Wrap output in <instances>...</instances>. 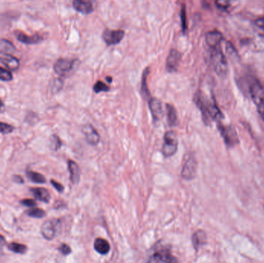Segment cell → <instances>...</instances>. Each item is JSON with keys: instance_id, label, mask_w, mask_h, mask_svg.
Returning <instances> with one entry per match:
<instances>
[{"instance_id": "obj_1", "label": "cell", "mask_w": 264, "mask_h": 263, "mask_svg": "<svg viewBox=\"0 0 264 263\" xmlns=\"http://www.w3.org/2000/svg\"><path fill=\"white\" fill-rule=\"evenodd\" d=\"M194 101L201 110L203 121L206 125H210L213 121H220L222 118H224L223 113L217 106L214 98L209 100L203 93L198 92L195 95Z\"/></svg>"}, {"instance_id": "obj_2", "label": "cell", "mask_w": 264, "mask_h": 263, "mask_svg": "<svg viewBox=\"0 0 264 263\" xmlns=\"http://www.w3.org/2000/svg\"><path fill=\"white\" fill-rule=\"evenodd\" d=\"M249 94L264 121V83L256 77L249 81Z\"/></svg>"}, {"instance_id": "obj_3", "label": "cell", "mask_w": 264, "mask_h": 263, "mask_svg": "<svg viewBox=\"0 0 264 263\" xmlns=\"http://www.w3.org/2000/svg\"><path fill=\"white\" fill-rule=\"evenodd\" d=\"M210 59L213 69L218 76H226L228 73V61L225 54L222 50L221 46L212 48Z\"/></svg>"}, {"instance_id": "obj_4", "label": "cell", "mask_w": 264, "mask_h": 263, "mask_svg": "<svg viewBox=\"0 0 264 263\" xmlns=\"http://www.w3.org/2000/svg\"><path fill=\"white\" fill-rule=\"evenodd\" d=\"M78 64L79 62L77 59L61 58L55 63L53 69H54L55 73L59 76H67L77 69Z\"/></svg>"}, {"instance_id": "obj_5", "label": "cell", "mask_w": 264, "mask_h": 263, "mask_svg": "<svg viewBox=\"0 0 264 263\" xmlns=\"http://www.w3.org/2000/svg\"><path fill=\"white\" fill-rule=\"evenodd\" d=\"M177 136L174 131H168L164 136V144L162 147V154L166 158L173 156L177 152Z\"/></svg>"}, {"instance_id": "obj_6", "label": "cell", "mask_w": 264, "mask_h": 263, "mask_svg": "<svg viewBox=\"0 0 264 263\" xmlns=\"http://www.w3.org/2000/svg\"><path fill=\"white\" fill-rule=\"evenodd\" d=\"M60 222L58 219L46 221L41 226V234L45 240H53L60 231Z\"/></svg>"}, {"instance_id": "obj_7", "label": "cell", "mask_w": 264, "mask_h": 263, "mask_svg": "<svg viewBox=\"0 0 264 263\" xmlns=\"http://www.w3.org/2000/svg\"><path fill=\"white\" fill-rule=\"evenodd\" d=\"M218 129L221 134L222 138H224V142L227 146H235L239 143L238 135L235 128L232 126H225L224 124H219Z\"/></svg>"}, {"instance_id": "obj_8", "label": "cell", "mask_w": 264, "mask_h": 263, "mask_svg": "<svg viewBox=\"0 0 264 263\" xmlns=\"http://www.w3.org/2000/svg\"><path fill=\"white\" fill-rule=\"evenodd\" d=\"M197 161L193 155H189L183 165L181 175L185 180H192L196 176Z\"/></svg>"}, {"instance_id": "obj_9", "label": "cell", "mask_w": 264, "mask_h": 263, "mask_svg": "<svg viewBox=\"0 0 264 263\" xmlns=\"http://www.w3.org/2000/svg\"><path fill=\"white\" fill-rule=\"evenodd\" d=\"M73 8L82 14L92 13L97 6L96 0H73Z\"/></svg>"}, {"instance_id": "obj_10", "label": "cell", "mask_w": 264, "mask_h": 263, "mask_svg": "<svg viewBox=\"0 0 264 263\" xmlns=\"http://www.w3.org/2000/svg\"><path fill=\"white\" fill-rule=\"evenodd\" d=\"M149 263H175L177 262L167 249L157 250L148 260Z\"/></svg>"}, {"instance_id": "obj_11", "label": "cell", "mask_w": 264, "mask_h": 263, "mask_svg": "<svg viewBox=\"0 0 264 263\" xmlns=\"http://www.w3.org/2000/svg\"><path fill=\"white\" fill-rule=\"evenodd\" d=\"M103 39L108 46L117 45L122 40L125 36V32L123 30H113V29H106L103 33Z\"/></svg>"}, {"instance_id": "obj_12", "label": "cell", "mask_w": 264, "mask_h": 263, "mask_svg": "<svg viewBox=\"0 0 264 263\" xmlns=\"http://www.w3.org/2000/svg\"><path fill=\"white\" fill-rule=\"evenodd\" d=\"M181 59H182V54L180 52L176 49H172L166 60V69L170 73L177 71L180 64Z\"/></svg>"}, {"instance_id": "obj_13", "label": "cell", "mask_w": 264, "mask_h": 263, "mask_svg": "<svg viewBox=\"0 0 264 263\" xmlns=\"http://www.w3.org/2000/svg\"><path fill=\"white\" fill-rule=\"evenodd\" d=\"M82 132L84 134L86 140L88 144L91 145H97L98 144L101 137L99 135L98 132L96 131L95 128L90 124H86L82 128Z\"/></svg>"}, {"instance_id": "obj_14", "label": "cell", "mask_w": 264, "mask_h": 263, "mask_svg": "<svg viewBox=\"0 0 264 263\" xmlns=\"http://www.w3.org/2000/svg\"><path fill=\"white\" fill-rule=\"evenodd\" d=\"M149 108L154 122H159L163 115L162 102L156 98H150L149 100Z\"/></svg>"}, {"instance_id": "obj_15", "label": "cell", "mask_w": 264, "mask_h": 263, "mask_svg": "<svg viewBox=\"0 0 264 263\" xmlns=\"http://www.w3.org/2000/svg\"><path fill=\"white\" fill-rule=\"evenodd\" d=\"M15 36L19 42L27 45L37 44V43H39V42L43 40V36H41L38 33L34 34L32 36H28V35L20 32V31H15Z\"/></svg>"}, {"instance_id": "obj_16", "label": "cell", "mask_w": 264, "mask_h": 263, "mask_svg": "<svg viewBox=\"0 0 264 263\" xmlns=\"http://www.w3.org/2000/svg\"><path fill=\"white\" fill-rule=\"evenodd\" d=\"M224 39V36L221 32L217 30L210 31L206 34V43L210 46V49L212 48L218 47L221 46L222 41Z\"/></svg>"}, {"instance_id": "obj_17", "label": "cell", "mask_w": 264, "mask_h": 263, "mask_svg": "<svg viewBox=\"0 0 264 263\" xmlns=\"http://www.w3.org/2000/svg\"><path fill=\"white\" fill-rule=\"evenodd\" d=\"M0 62L4 66H5L7 69H9V70H12V71L18 70L19 67V59L11 56L10 54H5L3 56H1L0 57Z\"/></svg>"}, {"instance_id": "obj_18", "label": "cell", "mask_w": 264, "mask_h": 263, "mask_svg": "<svg viewBox=\"0 0 264 263\" xmlns=\"http://www.w3.org/2000/svg\"><path fill=\"white\" fill-rule=\"evenodd\" d=\"M206 241H207V237L203 230H198L193 235L192 242H193V247L196 251H198L202 246L206 245Z\"/></svg>"}, {"instance_id": "obj_19", "label": "cell", "mask_w": 264, "mask_h": 263, "mask_svg": "<svg viewBox=\"0 0 264 263\" xmlns=\"http://www.w3.org/2000/svg\"><path fill=\"white\" fill-rule=\"evenodd\" d=\"M68 169L70 172V179L72 183L78 184L80 179V169L76 162L73 161H68Z\"/></svg>"}, {"instance_id": "obj_20", "label": "cell", "mask_w": 264, "mask_h": 263, "mask_svg": "<svg viewBox=\"0 0 264 263\" xmlns=\"http://www.w3.org/2000/svg\"><path fill=\"white\" fill-rule=\"evenodd\" d=\"M30 192H32V195L34 196L35 199L41 201V202L48 203L50 200V195H49V192L46 189H43V188H33V189H30Z\"/></svg>"}, {"instance_id": "obj_21", "label": "cell", "mask_w": 264, "mask_h": 263, "mask_svg": "<svg viewBox=\"0 0 264 263\" xmlns=\"http://www.w3.org/2000/svg\"><path fill=\"white\" fill-rule=\"evenodd\" d=\"M94 250L101 255H106L109 253L111 246L107 240L98 238L94 242Z\"/></svg>"}, {"instance_id": "obj_22", "label": "cell", "mask_w": 264, "mask_h": 263, "mask_svg": "<svg viewBox=\"0 0 264 263\" xmlns=\"http://www.w3.org/2000/svg\"><path fill=\"white\" fill-rule=\"evenodd\" d=\"M167 111V120L170 127H175L178 124L177 113L176 108L171 104H166Z\"/></svg>"}, {"instance_id": "obj_23", "label": "cell", "mask_w": 264, "mask_h": 263, "mask_svg": "<svg viewBox=\"0 0 264 263\" xmlns=\"http://www.w3.org/2000/svg\"><path fill=\"white\" fill-rule=\"evenodd\" d=\"M15 50V46L12 42L6 39H0V53L3 54H11Z\"/></svg>"}, {"instance_id": "obj_24", "label": "cell", "mask_w": 264, "mask_h": 263, "mask_svg": "<svg viewBox=\"0 0 264 263\" xmlns=\"http://www.w3.org/2000/svg\"><path fill=\"white\" fill-rule=\"evenodd\" d=\"M28 178L31 182H34L37 184H44L46 182V178L41 174L37 173V172H32V171H28L26 172Z\"/></svg>"}, {"instance_id": "obj_25", "label": "cell", "mask_w": 264, "mask_h": 263, "mask_svg": "<svg viewBox=\"0 0 264 263\" xmlns=\"http://www.w3.org/2000/svg\"><path fill=\"white\" fill-rule=\"evenodd\" d=\"M8 249L13 253L17 254H25L27 252V246L19 243H12L8 246Z\"/></svg>"}, {"instance_id": "obj_26", "label": "cell", "mask_w": 264, "mask_h": 263, "mask_svg": "<svg viewBox=\"0 0 264 263\" xmlns=\"http://www.w3.org/2000/svg\"><path fill=\"white\" fill-rule=\"evenodd\" d=\"M148 74H149V70H148V68H146L144 71L142 81V92L145 98H150V93H149L148 86H147V77H148Z\"/></svg>"}, {"instance_id": "obj_27", "label": "cell", "mask_w": 264, "mask_h": 263, "mask_svg": "<svg viewBox=\"0 0 264 263\" xmlns=\"http://www.w3.org/2000/svg\"><path fill=\"white\" fill-rule=\"evenodd\" d=\"M26 215L29 217L35 218V219H42L46 216V212L43 209L34 208L26 211Z\"/></svg>"}, {"instance_id": "obj_28", "label": "cell", "mask_w": 264, "mask_h": 263, "mask_svg": "<svg viewBox=\"0 0 264 263\" xmlns=\"http://www.w3.org/2000/svg\"><path fill=\"white\" fill-rule=\"evenodd\" d=\"M234 0H216V5L222 10H228L231 8Z\"/></svg>"}, {"instance_id": "obj_29", "label": "cell", "mask_w": 264, "mask_h": 263, "mask_svg": "<svg viewBox=\"0 0 264 263\" xmlns=\"http://www.w3.org/2000/svg\"><path fill=\"white\" fill-rule=\"evenodd\" d=\"M187 16H186V6L184 5L182 7L181 9V22H182V29H183V33H186L187 30Z\"/></svg>"}, {"instance_id": "obj_30", "label": "cell", "mask_w": 264, "mask_h": 263, "mask_svg": "<svg viewBox=\"0 0 264 263\" xmlns=\"http://www.w3.org/2000/svg\"><path fill=\"white\" fill-rule=\"evenodd\" d=\"M0 80L2 81H10L12 80V75L9 70L0 67Z\"/></svg>"}, {"instance_id": "obj_31", "label": "cell", "mask_w": 264, "mask_h": 263, "mask_svg": "<svg viewBox=\"0 0 264 263\" xmlns=\"http://www.w3.org/2000/svg\"><path fill=\"white\" fill-rule=\"evenodd\" d=\"M109 90V87L106 85L104 82L97 81L94 87V91L96 93H101V92H108Z\"/></svg>"}, {"instance_id": "obj_32", "label": "cell", "mask_w": 264, "mask_h": 263, "mask_svg": "<svg viewBox=\"0 0 264 263\" xmlns=\"http://www.w3.org/2000/svg\"><path fill=\"white\" fill-rule=\"evenodd\" d=\"M14 131L13 126L6 123L0 122V133L3 134H9Z\"/></svg>"}, {"instance_id": "obj_33", "label": "cell", "mask_w": 264, "mask_h": 263, "mask_svg": "<svg viewBox=\"0 0 264 263\" xmlns=\"http://www.w3.org/2000/svg\"><path fill=\"white\" fill-rule=\"evenodd\" d=\"M61 141H60V138L57 136L53 135L52 137L51 144H50L52 149L54 150V151H57L61 146Z\"/></svg>"}, {"instance_id": "obj_34", "label": "cell", "mask_w": 264, "mask_h": 263, "mask_svg": "<svg viewBox=\"0 0 264 263\" xmlns=\"http://www.w3.org/2000/svg\"><path fill=\"white\" fill-rule=\"evenodd\" d=\"M59 250L63 256H68L69 254L71 253V249L67 244H62L61 246L59 248Z\"/></svg>"}, {"instance_id": "obj_35", "label": "cell", "mask_w": 264, "mask_h": 263, "mask_svg": "<svg viewBox=\"0 0 264 263\" xmlns=\"http://www.w3.org/2000/svg\"><path fill=\"white\" fill-rule=\"evenodd\" d=\"M21 204L29 208L35 207L36 206V201L32 200V199H24L21 201Z\"/></svg>"}, {"instance_id": "obj_36", "label": "cell", "mask_w": 264, "mask_h": 263, "mask_svg": "<svg viewBox=\"0 0 264 263\" xmlns=\"http://www.w3.org/2000/svg\"><path fill=\"white\" fill-rule=\"evenodd\" d=\"M50 182H51L52 185L54 187L57 192H63V190H64V187H63L61 184L58 183V182H56V181L54 180H51L50 181Z\"/></svg>"}, {"instance_id": "obj_37", "label": "cell", "mask_w": 264, "mask_h": 263, "mask_svg": "<svg viewBox=\"0 0 264 263\" xmlns=\"http://www.w3.org/2000/svg\"><path fill=\"white\" fill-rule=\"evenodd\" d=\"M5 245H6V241H5L3 236L0 235V256L3 254V249Z\"/></svg>"}, {"instance_id": "obj_38", "label": "cell", "mask_w": 264, "mask_h": 263, "mask_svg": "<svg viewBox=\"0 0 264 263\" xmlns=\"http://www.w3.org/2000/svg\"><path fill=\"white\" fill-rule=\"evenodd\" d=\"M255 23L256 25H258V27L264 29V17L257 19V21H256Z\"/></svg>"}, {"instance_id": "obj_39", "label": "cell", "mask_w": 264, "mask_h": 263, "mask_svg": "<svg viewBox=\"0 0 264 263\" xmlns=\"http://www.w3.org/2000/svg\"><path fill=\"white\" fill-rule=\"evenodd\" d=\"M13 181L14 182H16V183H23V179H22L20 176H16V175H15V176L13 177Z\"/></svg>"}, {"instance_id": "obj_40", "label": "cell", "mask_w": 264, "mask_h": 263, "mask_svg": "<svg viewBox=\"0 0 264 263\" xmlns=\"http://www.w3.org/2000/svg\"><path fill=\"white\" fill-rule=\"evenodd\" d=\"M2 107H3V104H2V101L0 100V111L2 110Z\"/></svg>"}]
</instances>
